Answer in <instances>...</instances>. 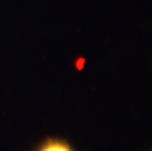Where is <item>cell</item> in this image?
<instances>
[{
  "instance_id": "obj_2",
  "label": "cell",
  "mask_w": 152,
  "mask_h": 151,
  "mask_svg": "<svg viewBox=\"0 0 152 151\" xmlns=\"http://www.w3.org/2000/svg\"><path fill=\"white\" fill-rule=\"evenodd\" d=\"M150 151H152V150H150Z\"/></svg>"
},
{
  "instance_id": "obj_1",
  "label": "cell",
  "mask_w": 152,
  "mask_h": 151,
  "mask_svg": "<svg viewBox=\"0 0 152 151\" xmlns=\"http://www.w3.org/2000/svg\"><path fill=\"white\" fill-rule=\"evenodd\" d=\"M35 151H76L68 141L55 139V137H48L42 141Z\"/></svg>"
}]
</instances>
